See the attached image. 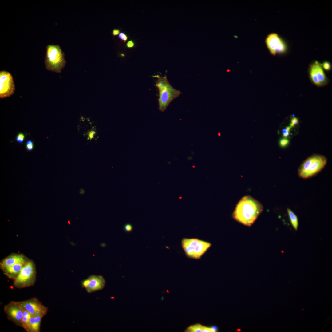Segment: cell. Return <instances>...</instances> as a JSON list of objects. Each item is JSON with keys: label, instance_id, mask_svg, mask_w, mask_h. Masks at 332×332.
<instances>
[{"label": "cell", "instance_id": "cell-11", "mask_svg": "<svg viewBox=\"0 0 332 332\" xmlns=\"http://www.w3.org/2000/svg\"><path fill=\"white\" fill-rule=\"evenodd\" d=\"M105 281L101 275H92L82 282V287L87 291L91 293L100 290L104 287Z\"/></svg>", "mask_w": 332, "mask_h": 332}, {"label": "cell", "instance_id": "cell-2", "mask_svg": "<svg viewBox=\"0 0 332 332\" xmlns=\"http://www.w3.org/2000/svg\"><path fill=\"white\" fill-rule=\"evenodd\" d=\"M153 77L157 79L155 85L159 91V109L163 112L172 101L179 97L181 92L170 85L166 75H157Z\"/></svg>", "mask_w": 332, "mask_h": 332}, {"label": "cell", "instance_id": "cell-14", "mask_svg": "<svg viewBox=\"0 0 332 332\" xmlns=\"http://www.w3.org/2000/svg\"><path fill=\"white\" fill-rule=\"evenodd\" d=\"M312 64L321 86L326 85L327 83L328 79L324 73L322 65L317 61H315Z\"/></svg>", "mask_w": 332, "mask_h": 332}, {"label": "cell", "instance_id": "cell-12", "mask_svg": "<svg viewBox=\"0 0 332 332\" xmlns=\"http://www.w3.org/2000/svg\"><path fill=\"white\" fill-rule=\"evenodd\" d=\"M24 257L20 255H14L9 256L4 259L0 263L1 267L2 269L15 264L25 263Z\"/></svg>", "mask_w": 332, "mask_h": 332}, {"label": "cell", "instance_id": "cell-24", "mask_svg": "<svg viewBox=\"0 0 332 332\" xmlns=\"http://www.w3.org/2000/svg\"><path fill=\"white\" fill-rule=\"evenodd\" d=\"M298 120L297 118L294 117H293L291 120L290 126L291 128L298 124Z\"/></svg>", "mask_w": 332, "mask_h": 332}, {"label": "cell", "instance_id": "cell-28", "mask_svg": "<svg viewBox=\"0 0 332 332\" xmlns=\"http://www.w3.org/2000/svg\"><path fill=\"white\" fill-rule=\"evenodd\" d=\"M126 45L128 48H131L134 46V43L133 41L132 40H130L127 42Z\"/></svg>", "mask_w": 332, "mask_h": 332}, {"label": "cell", "instance_id": "cell-15", "mask_svg": "<svg viewBox=\"0 0 332 332\" xmlns=\"http://www.w3.org/2000/svg\"><path fill=\"white\" fill-rule=\"evenodd\" d=\"M186 331L189 332H215L217 328L215 326L209 327L198 324L190 326L187 329Z\"/></svg>", "mask_w": 332, "mask_h": 332}, {"label": "cell", "instance_id": "cell-13", "mask_svg": "<svg viewBox=\"0 0 332 332\" xmlns=\"http://www.w3.org/2000/svg\"><path fill=\"white\" fill-rule=\"evenodd\" d=\"M26 263H18L5 267L3 268L4 273L9 278L14 279Z\"/></svg>", "mask_w": 332, "mask_h": 332}, {"label": "cell", "instance_id": "cell-23", "mask_svg": "<svg viewBox=\"0 0 332 332\" xmlns=\"http://www.w3.org/2000/svg\"><path fill=\"white\" fill-rule=\"evenodd\" d=\"M291 127L288 126L284 128L282 131L283 135L285 138L287 137L289 135Z\"/></svg>", "mask_w": 332, "mask_h": 332}, {"label": "cell", "instance_id": "cell-22", "mask_svg": "<svg viewBox=\"0 0 332 332\" xmlns=\"http://www.w3.org/2000/svg\"><path fill=\"white\" fill-rule=\"evenodd\" d=\"M289 143V140L285 138L281 139L279 141V145L282 147H286Z\"/></svg>", "mask_w": 332, "mask_h": 332}, {"label": "cell", "instance_id": "cell-5", "mask_svg": "<svg viewBox=\"0 0 332 332\" xmlns=\"http://www.w3.org/2000/svg\"><path fill=\"white\" fill-rule=\"evenodd\" d=\"M181 244L186 256L195 259H200L211 246L209 242L196 238H183Z\"/></svg>", "mask_w": 332, "mask_h": 332}, {"label": "cell", "instance_id": "cell-18", "mask_svg": "<svg viewBox=\"0 0 332 332\" xmlns=\"http://www.w3.org/2000/svg\"><path fill=\"white\" fill-rule=\"evenodd\" d=\"M287 211L292 226L295 230H297L298 226V222L297 216L290 209L287 208Z\"/></svg>", "mask_w": 332, "mask_h": 332}, {"label": "cell", "instance_id": "cell-27", "mask_svg": "<svg viewBox=\"0 0 332 332\" xmlns=\"http://www.w3.org/2000/svg\"><path fill=\"white\" fill-rule=\"evenodd\" d=\"M118 37L119 38L125 41H126L128 39L127 36L123 32L120 33Z\"/></svg>", "mask_w": 332, "mask_h": 332}, {"label": "cell", "instance_id": "cell-7", "mask_svg": "<svg viewBox=\"0 0 332 332\" xmlns=\"http://www.w3.org/2000/svg\"><path fill=\"white\" fill-rule=\"evenodd\" d=\"M15 85L13 77L9 72H0V98L10 97L14 93Z\"/></svg>", "mask_w": 332, "mask_h": 332}, {"label": "cell", "instance_id": "cell-19", "mask_svg": "<svg viewBox=\"0 0 332 332\" xmlns=\"http://www.w3.org/2000/svg\"><path fill=\"white\" fill-rule=\"evenodd\" d=\"M309 73L312 82L318 86H321L319 82L315 71L312 65H310L309 68Z\"/></svg>", "mask_w": 332, "mask_h": 332}, {"label": "cell", "instance_id": "cell-25", "mask_svg": "<svg viewBox=\"0 0 332 332\" xmlns=\"http://www.w3.org/2000/svg\"><path fill=\"white\" fill-rule=\"evenodd\" d=\"M323 68L326 70H330L331 68V64L329 62L326 61L324 62L322 64Z\"/></svg>", "mask_w": 332, "mask_h": 332}, {"label": "cell", "instance_id": "cell-20", "mask_svg": "<svg viewBox=\"0 0 332 332\" xmlns=\"http://www.w3.org/2000/svg\"><path fill=\"white\" fill-rule=\"evenodd\" d=\"M25 138V135L22 132H20L17 136L16 140V141L19 144H21L23 142Z\"/></svg>", "mask_w": 332, "mask_h": 332}, {"label": "cell", "instance_id": "cell-16", "mask_svg": "<svg viewBox=\"0 0 332 332\" xmlns=\"http://www.w3.org/2000/svg\"><path fill=\"white\" fill-rule=\"evenodd\" d=\"M42 317L38 316H32L30 321L29 332L39 331L41 321Z\"/></svg>", "mask_w": 332, "mask_h": 332}, {"label": "cell", "instance_id": "cell-21", "mask_svg": "<svg viewBox=\"0 0 332 332\" xmlns=\"http://www.w3.org/2000/svg\"><path fill=\"white\" fill-rule=\"evenodd\" d=\"M34 143L30 140H28L26 142V148L28 151H31L34 148Z\"/></svg>", "mask_w": 332, "mask_h": 332}, {"label": "cell", "instance_id": "cell-8", "mask_svg": "<svg viewBox=\"0 0 332 332\" xmlns=\"http://www.w3.org/2000/svg\"><path fill=\"white\" fill-rule=\"evenodd\" d=\"M17 302L22 307L32 316L43 317L46 314L48 311V308L36 298Z\"/></svg>", "mask_w": 332, "mask_h": 332}, {"label": "cell", "instance_id": "cell-29", "mask_svg": "<svg viewBox=\"0 0 332 332\" xmlns=\"http://www.w3.org/2000/svg\"><path fill=\"white\" fill-rule=\"evenodd\" d=\"M120 30L117 29H114L112 32L113 34V36H116L120 34Z\"/></svg>", "mask_w": 332, "mask_h": 332}, {"label": "cell", "instance_id": "cell-9", "mask_svg": "<svg viewBox=\"0 0 332 332\" xmlns=\"http://www.w3.org/2000/svg\"><path fill=\"white\" fill-rule=\"evenodd\" d=\"M265 42L270 53L273 55L283 53L287 50L286 43L276 33H271L268 35Z\"/></svg>", "mask_w": 332, "mask_h": 332}, {"label": "cell", "instance_id": "cell-1", "mask_svg": "<svg viewBox=\"0 0 332 332\" xmlns=\"http://www.w3.org/2000/svg\"><path fill=\"white\" fill-rule=\"evenodd\" d=\"M262 204L249 195L243 197L237 204L232 214L235 221L250 227L263 211Z\"/></svg>", "mask_w": 332, "mask_h": 332}, {"label": "cell", "instance_id": "cell-4", "mask_svg": "<svg viewBox=\"0 0 332 332\" xmlns=\"http://www.w3.org/2000/svg\"><path fill=\"white\" fill-rule=\"evenodd\" d=\"M46 47L44 63L46 69L61 73L66 63L64 53L58 45H48Z\"/></svg>", "mask_w": 332, "mask_h": 332}, {"label": "cell", "instance_id": "cell-17", "mask_svg": "<svg viewBox=\"0 0 332 332\" xmlns=\"http://www.w3.org/2000/svg\"><path fill=\"white\" fill-rule=\"evenodd\" d=\"M32 316L28 312L23 308L21 327L27 332H29L30 321Z\"/></svg>", "mask_w": 332, "mask_h": 332}, {"label": "cell", "instance_id": "cell-6", "mask_svg": "<svg viewBox=\"0 0 332 332\" xmlns=\"http://www.w3.org/2000/svg\"><path fill=\"white\" fill-rule=\"evenodd\" d=\"M35 269L31 261L26 262L14 279V285L18 288H24L33 285L35 280Z\"/></svg>", "mask_w": 332, "mask_h": 332}, {"label": "cell", "instance_id": "cell-3", "mask_svg": "<svg viewBox=\"0 0 332 332\" xmlns=\"http://www.w3.org/2000/svg\"><path fill=\"white\" fill-rule=\"evenodd\" d=\"M327 159L324 155L314 154L304 160L298 170L299 177L304 179L314 176L324 168Z\"/></svg>", "mask_w": 332, "mask_h": 332}, {"label": "cell", "instance_id": "cell-26", "mask_svg": "<svg viewBox=\"0 0 332 332\" xmlns=\"http://www.w3.org/2000/svg\"><path fill=\"white\" fill-rule=\"evenodd\" d=\"M124 228L126 232H130L132 231L133 227L131 224L127 223L124 225Z\"/></svg>", "mask_w": 332, "mask_h": 332}, {"label": "cell", "instance_id": "cell-10", "mask_svg": "<svg viewBox=\"0 0 332 332\" xmlns=\"http://www.w3.org/2000/svg\"><path fill=\"white\" fill-rule=\"evenodd\" d=\"M4 310L9 319L22 326L23 308L17 302L12 301L6 306Z\"/></svg>", "mask_w": 332, "mask_h": 332}]
</instances>
